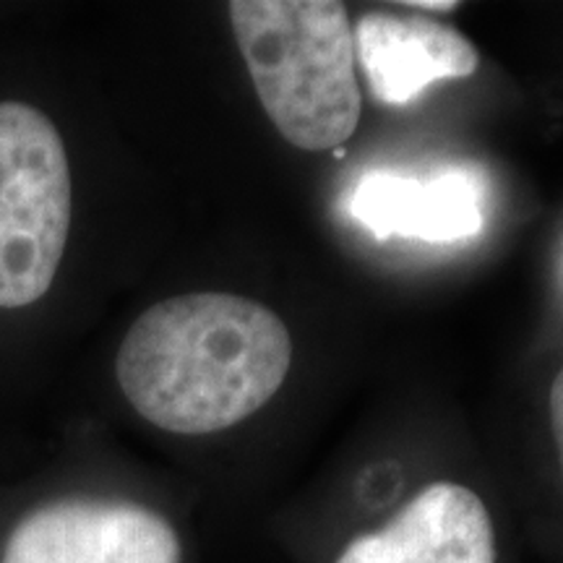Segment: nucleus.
<instances>
[{
	"instance_id": "nucleus-1",
	"label": "nucleus",
	"mask_w": 563,
	"mask_h": 563,
	"mask_svg": "<svg viewBox=\"0 0 563 563\" xmlns=\"http://www.w3.org/2000/svg\"><path fill=\"white\" fill-rule=\"evenodd\" d=\"M292 365V336L262 302L191 292L146 308L118 350L115 376L154 428L207 435L269 402Z\"/></svg>"
},
{
	"instance_id": "nucleus-4",
	"label": "nucleus",
	"mask_w": 563,
	"mask_h": 563,
	"mask_svg": "<svg viewBox=\"0 0 563 563\" xmlns=\"http://www.w3.org/2000/svg\"><path fill=\"white\" fill-rule=\"evenodd\" d=\"M0 563H183L175 527L129 498H58L26 514Z\"/></svg>"
},
{
	"instance_id": "nucleus-9",
	"label": "nucleus",
	"mask_w": 563,
	"mask_h": 563,
	"mask_svg": "<svg viewBox=\"0 0 563 563\" xmlns=\"http://www.w3.org/2000/svg\"><path fill=\"white\" fill-rule=\"evenodd\" d=\"M402 5L412 11H433V13H449L460 9V3H454V0H412V3H402Z\"/></svg>"
},
{
	"instance_id": "nucleus-5",
	"label": "nucleus",
	"mask_w": 563,
	"mask_h": 563,
	"mask_svg": "<svg viewBox=\"0 0 563 563\" xmlns=\"http://www.w3.org/2000/svg\"><path fill=\"white\" fill-rule=\"evenodd\" d=\"M498 532L470 485L435 481L397 511L355 534L332 563H498Z\"/></svg>"
},
{
	"instance_id": "nucleus-6",
	"label": "nucleus",
	"mask_w": 563,
	"mask_h": 563,
	"mask_svg": "<svg viewBox=\"0 0 563 563\" xmlns=\"http://www.w3.org/2000/svg\"><path fill=\"white\" fill-rule=\"evenodd\" d=\"M352 34L371 95L391 108L412 102L435 81L467 79L481 66V53L462 32L420 13L371 11Z\"/></svg>"
},
{
	"instance_id": "nucleus-3",
	"label": "nucleus",
	"mask_w": 563,
	"mask_h": 563,
	"mask_svg": "<svg viewBox=\"0 0 563 563\" xmlns=\"http://www.w3.org/2000/svg\"><path fill=\"white\" fill-rule=\"evenodd\" d=\"M70 228L66 146L45 112L0 102V308L51 290Z\"/></svg>"
},
{
	"instance_id": "nucleus-2",
	"label": "nucleus",
	"mask_w": 563,
	"mask_h": 563,
	"mask_svg": "<svg viewBox=\"0 0 563 563\" xmlns=\"http://www.w3.org/2000/svg\"><path fill=\"white\" fill-rule=\"evenodd\" d=\"M232 32L262 108L302 152H329L361 123L355 34L336 0H235Z\"/></svg>"
},
{
	"instance_id": "nucleus-7",
	"label": "nucleus",
	"mask_w": 563,
	"mask_h": 563,
	"mask_svg": "<svg viewBox=\"0 0 563 563\" xmlns=\"http://www.w3.org/2000/svg\"><path fill=\"white\" fill-rule=\"evenodd\" d=\"M350 214L373 235L407 238L426 243H456L483 230V199L475 180L464 170L407 175L371 170L355 183Z\"/></svg>"
},
{
	"instance_id": "nucleus-8",
	"label": "nucleus",
	"mask_w": 563,
	"mask_h": 563,
	"mask_svg": "<svg viewBox=\"0 0 563 563\" xmlns=\"http://www.w3.org/2000/svg\"><path fill=\"white\" fill-rule=\"evenodd\" d=\"M548 418H551V435L555 446V462H559V475L563 485V365L555 373L551 394H548Z\"/></svg>"
}]
</instances>
